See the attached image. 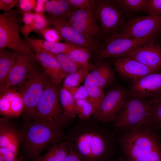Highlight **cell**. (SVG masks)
Instances as JSON below:
<instances>
[{
	"instance_id": "obj_5",
	"label": "cell",
	"mask_w": 161,
	"mask_h": 161,
	"mask_svg": "<svg viewBox=\"0 0 161 161\" xmlns=\"http://www.w3.org/2000/svg\"><path fill=\"white\" fill-rule=\"evenodd\" d=\"M49 79L45 73L35 66L24 79L16 86L24 105L25 123L33 121L38 102Z\"/></svg>"
},
{
	"instance_id": "obj_47",
	"label": "cell",
	"mask_w": 161,
	"mask_h": 161,
	"mask_svg": "<svg viewBox=\"0 0 161 161\" xmlns=\"http://www.w3.org/2000/svg\"><path fill=\"white\" fill-rule=\"evenodd\" d=\"M148 99L150 104L154 103H161V93L158 95Z\"/></svg>"
},
{
	"instance_id": "obj_30",
	"label": "cell",
	"mask_w": 161,
	"mask_h": 161,
	"mask_svg": "<svg viewBox=\"0 0 161 161\" xmlns=\"http://www.w3.org/2000/svg\"><path fill=\"white\" fill-rule=\"evenodd\" d=\"M77 116L81 120H84L90 119L93 115V108L88 100L79 99L75 100Z\"/></svg>"
},
{
	"instance_id": "obj_24",
	"label": "cell",
	"mask_w": 161,
	"mask_h": 161,
	"mask_svg": "<svg viewBox=\"0 0 161 161\" xmlns=\"http://www.w3.org/2000/svg\"><path fill=\"white\" fill-rule=\"evenodd\" d=\"M45 9L52 19L66 18L73 10L67 0H48Z\"/></svg>"
},
{
	"instance_id": "obj_4",
	"label": "cell",
	"mask_w": 161,
	"mask_h": 161,
	"mask_svg": "<svg viewBox=\"0 0 161 161\" xmlns=\"http://www.w3.org/2000/svg\"><path fill=\"white\" fill-rule=\"evenodd\" d=\"M150 106L148 99L128 96L112 122L115 131L120 134L143 126H149Z\"/></svg>"
},
{
	"instance_id": "obj_21",
	"label": "cell",
	"mask_w": 161,
	"mask_h": 161,
	"mask_svg": "<svg viewBox=\"0 0 161 161\" xmlns=\"http://www.w3.org/2000/svg\"><path fill=\"white\" fill-rule=\"evenodd\" d=\"M23 41L29 48L35 52H44L57 54L65 53L73 45L67 43L52 42L45 40L34 39L29 37L24 38Z\"/></svg>"
},
{
	"instance_id": "obj_31",
	"label": "cell",
	"mask_w": 161,
	"mask_h": 161,
	"mask_svg": "<svg viewBox=\"0 0 161 161\" xmlns=\"http://www.w3.org/2000/svg\"><path fill=\"white\" fill-rule=\"evenodd\" d=\"M149 126L158 134L161 133V103L151 104Z\"/></svg>"
},
{
	"instance_id": "obj_38",
	"label": "cell",
	"mask_w": 161,
	"mask_h": 161,
	"mask_svg": "<svg viewBox=\"0 0 161 161\" xmlns=\"http://www.w3.org/2000/svg\"><path fill=\"white\" fill-rule=\"evenodd\" d=\"M133 161H161V147L137 158Z\"/></svg>"
},
{
	"instance_id": "obj_28",
	"label": "cell",
	"mask_w": 161,
	"mask_h": 161,
	"mask_svg": "<svg viewBox=\"0 0 161 161\" xmlns=\"http://www.w3.org/2000/svg\"><path fill=\"white\" fill-rule=\"evenodd\" d=\"M48 53L51 54L56 59L62 69L67 75L76 72L83 65L75 61L65 53Z\"/></svg>"
},
{
	"instance_id": "obj_32",
	"label": "cell",
	"mask_w": 161,
	"mask_h": 161,
	"mask_svg": "<svg viewBox=\"0 0 161 161\" xmlns=\"http://www.w3.org/2000/svg\"><path fill=\"white\" fill-rule=\"evenodd\" d=\"M120 9L130 11L143 10L146 0H112Z\"/></svg>"
},
{
	"instance_id": "obj_1",
	"label": "cell",
	"mask_w": 161,
	"mask_h": 161,
	"mask_svg": "<svg viewBox=\"0 0 161 161\" xmlns=\"http://www.w3.org/2000/svg\"><path fill=\"white\" fill-rule=\"evenodd\" d=\"M94 119L82 120L72 126L64 137L69 147L87 161H96L117 148V138Z\"/></svg>"
},
{
	"instance_id": "obj_33",
	"label": "cell",
	"mask_w": 161,
	"mask_h": 161,
	"mask_svg": "<svg viewBox=\"0 0 161 161\" xmlns=\"http://www.w3.org/2000/svg\"><path fill=\"white\" fill-rule=\"evenodd\" d=\"M52 25V20L48 19L44 14L35 13L34 17L32 26V32L41 33L46 28Z\"/></svg>"
},
{
	"instance_id": "obj_39",
	"label": "cell",
	"mask_w": 161,
	"mask_h": 161,
	"mask_svg": "<svg viewBox=\"0 0 161 161\" xmlns=\"http://www.w3.org/2000/svg\"><path fill=\"white\" fill-rule=\"evenodd\" d=\"M73 9H92L94 2L93 0H67Z\"/></svg>"
},
{
	"instance_id": "obj_27",
	"label": "cell",
	"mask_w": 161,
	"mask_h": 161,
	"mask_svg": "<svg viewBox=\"0 0 161 161\" xmlns=\"http://www.w3.org/2000/svg\"><path fill=\"white\" fill-rule=\"evenodd\" d=\"M84 86L88 93L89 100L93 108V115L98 110L104 97L103 88L85 82Z\"/></svg>"
},
{
	"instance_id": "obj_14",
	"label": "cell",
	"mask_w": 161,
	"mask_h": 161,
	"mask_svg": "<svg viewBox=\"0 0 161 161\" xmlns=\"http://www.w3.org/2000/svg\"><path fill=\"white\" fill-rule=\"evenodd\" d=\"M155 38L124 57L136 60L147 66L161 71V44Z\"/></svg>"
},
{
	"instance_id": "obj_25",
	"label": "cell",
	"mask_w": 161,
	"mask_h": 161,
	"mask_svg": "<svg viewBox=\"0 0 161 161\" xmlns=\"http://www.w3.org/2000/svg\"><path fill=\"white\" fill-rule=\"evenodd\" d=\"M59 97L61 106L64 113L69 120L77 116L75 100L70 93L64 87L59 90Z\"/></svg>"
},
{
	"instance_id": "obj_36",
	"label": "cell",
	"mask_w": 161,
	"mask_h": 161,
	"mask_svg": "<svg viewBox=\"0 0 161 161\" xmlns=\"http://www.w3.org/2000/svg\"><path fill=\"white\" fill-rule=\"evenodd\" d=\"M10 103L11 117L19 116L24 110V108L23 98L19 93Z\"/></svg>"
},
{
	"instance_id": "obj_15",
	"label": "cell",
	"mask_w": 161,
	"mask_h": 161,
	"mask_svg": "<svg viewBox=\"0 0 161 161\" xmlns=\"http://www.w3.org/2000/svg\"><path fill=\"white\" fill-rule=\"evenodd\" d=\"M114 66L115 71L121 78L131 81V83L149 74L160 72L126 57L117 59L114 63Z\"/></svg>"
},
{
	"instance_id": "obj_17",
	"label": "cell",
	"mask_w": 161,
	"mask_h": 161,
	"mask_svg": "<svg viewBox=\"0 0 161 161\" xmlns=\"http://www.w3.org/2000/svg\"><path fill=\"white\" fill-rule=\"evenodd\" d=\"M32 56L17 52L16 62L10 71L0 93L16 86L21 83L34 66Z\"/></svg>"
},
{
	"instance_id": "obj_22",
	"label": "cell",
	"mask_w": 161,
	"mask_h": 161,
	"mask_svg": "<svg viewBox=\"0 0 161 161\" xmlns=\"http://www.w3.org/2000/svg\"><path fill=\"white\" fill-rule=\"evenodd\" d=\"M17 52L5 49L0 50V90L3 88L8 75L16 62Z\"/></svg>"
},
{
	"instance_id": "obj_37",
	"label": "cell",
	"mask_w": 161,
	"mask_h": 161,
	"mask_svg": "<svg viewBox=\"0 0 161 161\" xmlns=\"http://www.w3.org/2000/svg\"><path fill=\"white\" fill-rule=\"evenodd\" d=\"M41 34L45 40L48 41L59 42L62 40L58 32L53 28H47L42 31Z\"/></svg>"
},
{
	"instance_id": "obj_6",
	"label": "cell",
	"mask_w": 161,
	"mask_h": 161,
	"mask_svg": "<svg viewBox=\"0 0 161 161\" xmlns=\"http://www.w3.org/2000/svg\"><path fill=\"white\" fill-rule=\"evenodd\" d=\"M21 12L17 10L0 14V49L8 48L19 53L34 56L21 38Z\"/></svg>"
},
{
	"instance_id": "obj_41",
	"label": "cell",
	"mask_w": 161,
	"mask_h": 161,
	"mask_svg": "<svg viewBox=\"0 0 161 161\" xmlns=\"http://www.w3.org/2000/svg\"><path fill=\"white\" fill-rule=\"evenodd\" d=\"M17 156L9 149L0 147V161H19Z\"/></svg>"
},
{
	"instance_id": "obj_16",
	"label": "cell",
	"mask_w": 161,
	"mask_h": 161,
	"mask_svg": "<svg viewBox=\"0 0 161 161\" xmlns=\"http://www.w3.org/2000/svg\"><path fill=\"white\" fill-rule=\"evenodd\" d=\"M161 93V73L148 75L131 83L128 96L149 99Z\"/></svg>"
},
{
	"instance_id": "obj_20",
	"label": "cell",
	"mask_w": 161,
	"mask_h": 161,
	"mask_svg": "<svg viewBox=\"0 0 161 161\" xmlns=\"http://www.w3.org/2000/svg\"><path fill=\"white\" fill-rule=\"evenodd\" d=\"M115 78L114 70L107 63L101 62L89 73L85 82L102 88L112 84Z\"/></svg>"
},
{
	"instance_id": "obj_42",
	"label": "cell",
	"mask_w": 161,
	"mask_h": 161,
	"mask_svg": "<svg viewBox=\"0 0 161 161\" xmlns=\"http://www.w3.org/2000/svg\"><path fill=\"white\" fill-rule=\"evenodd\" d=\"M69 91L72 95L75 100L79 99L89 100L88 93L84 85Z\"/></svg>"
},
{
	"instance_id": "obj_26",
	"label": "cell",
	"mask_w": 161,
	"mask_h": 161,
	"mask_svg": "<svg viewBox=\"0 0 161 161\" xmlns=\"http://www.w3.org/2000/svg\"><path fill=\"white\" fill-rule=\"evenodd\" d=\"M89 69L88 63L83 65L74 72L68 75L64 81L63 87L70 91L79 87L80 84L85 79Z\"/></svg>"
},
{
	"instance_id": "obj_49",
	"label": "cell",
	"mask_w": 161,
	"mask_h": 161,
	"mask_svg": "<svg viewBox=\"0 0 161 161\" xmlns=\"http://www.w3.org/2000/svg\"><path fill=\"white\" fill-rule=\"evenodd\" d=\"M24 157L23 156L20 157L19 158V161H23Z\"/></svg>"
},
{
	"instance_id": "obj_40",
	"label": "cell",
	"mask_w": 161,
	"mask_h": 161,
	"mask_svg": "<svg viewBox=\"0 0 161 161\" xmlns=\"http://www.w3.org/2000/svg\"><path fill=\"white\" fill-rule=\"evenodd\" d=\"M37 0H20L18 3L19 11L22 13L34 11Z\"/></svg>"
},
{
	"instance_id": "obj_11",
	"label": "cell",
	"mask_w": 161,
	"mask_h": 161,
	"mask_svg": "<svg viewBox=\"0 0 161 161\" xmlns=\"http://www.w3.org/2000/svg\"><path fill=\"white\" fill-rule=\"evenodd\" d=\"M128 96V91L125 88L117 87L109 90L105 94L97 112L94 115V119L99 122H112L123 106Z\"/></svg>"
},
{
	"instance_id": "obj_45",
	"label": "cell",
	"mask_w": 161,
	"mask_h": 161,
	"mask_svg": "<svg viewBox=\"0 0 161 161\" xmlns=\"http://www.w3.org/2000/svg\"><path fill=\"white\" fill-rule=\"evenodd\" d=\"M69 149L68 154L62 161H83L80 156L74 150L70 147Z\"/></svg>"
},
{
	"instance_id": "obj_48",
	"label": "cell",
	"mask_w": 161,
	"mask_h": 161,
	"mask_svg": "<svg viewBox=\"0 0 161 161\" xmlns=\"http://www.w3.org/2000/svg\"><path fill=\"white\" fill-rule=\"evenodd\" d=\"M117 161H126L124 157L121 156Z\"/></svg>"
},
{
	"instance_id": "obj_44",
	"label": "cell",
	"mask_w": 161,
	"mask_h": 161,
	"mask_svg": "<svg viewBox=\"0 0 161 161\" xmlns=\"http://www.w3.org/2000/svg\"><path fill=\"white\" fill-rule=\"evenodd\" d=\"M19 0H0V10L7 12L17 5L19 3Z\"/></svg>"
},
{
	"instance_id": "obj_29",
	"label": "cell",
	"mask_w": 161,
	"mask_h": 161,
	"mask_svg": "<svg viewBox=\"0 0 161 161\" xmlns=\"http://www.w3.org/2000/svg\"><path fill=\"white\" fill-rule=\"evenodd\" d=\"M65 53L83 65L88 63L92 57L91 52L89 49L74 45L69 48Z\"/></svg>"
},
{
	"instance_id": "obj_7",
	"label": "cell",
	"mask_w": 161,
	"mask_h": 161,
	"mask_svg": "<svg viewBox=\"0 0 161 161\" xmlns=\"http://www.w3.org/2000/svg\"><path fill=\"white\" fill-rule=\"evenodd\" d=\"M41 120L56 124L61 127L69 120L61 108L57 85L50 79L38 102L33 120Z\"/></svg>"
},
{
	"instance_id": "obj_12",
	"label": "cell",
	"mask_w": 161,
	"mask_h": 161,
	"mask_svg": "<svg viewBox=\"0 0 161 161\" xmlns=\"http://www.w3.org/2000/svg\"><path fill=\"white\" fill-rule=\"evenodd\" d=\"M51 19L53 28L58 32L62 40L66 43L87 48L91 52H96L98 49L97 40L77 30L68 22L65 18Z\"/></svg>"
},
{
	"instance_id": "obj_35",
	"label": "cell",
	"mask_w": 161,
	"mask_h": 161,
	"mask_svg": "<svg viewBox=\"0 0 161 161\" xmlns=\"http://www.w3.org/2000/svg\"><path fill=\"white\" fill-rule=\"evenodd\" d=\"M143 11L149 15H161V0H146Z\"/></svg>"
},
{
	"instance_id": "obj_19",
	"label": "cell",
	"mask_w": 161,
	"mask_h": 161,
	"mask_svg": "<svg viewBox=\"0 0 161 161\" xmlns=\"http://www.w3.org/2000/svg\"><path fill=\"white\" fill-rule=\"evenodd\" d=\"M33 58L43 67L49 79L57 85L67 74L62 69L56 59L50 54L44 52L34 53Z\"/></svg>"
},
{
	"instance_id": "obj_8",
	"label": "cell",
	"mask_w": 161,
	"mask_h": 161,
	"mask_svg": "<svg viewBox=\"0 0 161 161\" xmlns=\"http://www.w3.org/2000/svg\"><path fill=\"white\" fill-rule=\"evenodd\" d=\"M92 9L100 24L102 36L118 32L125 25L123 12L112 0H94Z\"/></svg>"
},
{
	"instance_id": "obj_9",
	"label": "cell",
	"mask_w": 161,
	"mask_h": 161,
	"mask_svg": "<svg viewBox=\"0 0 161 161\" xmlns=\"http://www.w3.org/2000/svg\"><path fill=\"white\" fill-rule=\"evenodd\" d=\"M154 38H127L121 36L118 32L112 34L106 38L96 52L97 59L100 61L109 58L124 57Z\"/></svg>"
},
{
	"instance_id": "obj_46",
	"label": "cell",
	"mask_w": 161,
	"mask_h": 161,
	"mask_svg": "<svg viewBox=\"0 0 161 161\" xmlns=\"http://www.w3.org/2000/svg\"><path fill=\"white\" fill-rule=\"evenodd\" d=\"M48 0H37V3L34 10L35 13L44 14L45 11V5Z\"/></svg>"
},
{
	"instance_id": "obj_13",
	"label": "cell",
	"mask_w": 161,
	"mask_h": 161,
	"mask_svg": "<svg viewBox=\"0 0 161 161\" xmlns=\"http://www.w3.org/2000/svg\"><path fill=\"white\" fill-rule=\"evenodd\" d=\"M65 18L72 27L93 39L97 40L102 36L92 9L73 10Z\"/></svg>"
},
{
	"instance_id": "obj_2",
	"label": "cell",
	"mask_w": 161,
	"mask_h": 161,
	"mask_svg": "<svg viewBox=\"0 0 161 161\" xmlns=\"http://www.w3.org/2000/svg\"><path fill=\"white\" fill-rule=\"evenodd\" d=\"M21 131L25 151L35 160L47 146L64 141L65 137L60 126L43 120L25 123Z\"/></svg>"
},
{
	"instance_id": "obj_10",
	"label": "cell",
	"mask_w": 161,
	"mask_h": 161,
	"mask_svg": "<svg viewBox=\"0 0 161 161\" xmlns=\"http://www.w3.org/2000/svg\"><path fill=\"white\" fill-rule=\"evenodd\" d=\"M161 32V15H148L132 18L118 32L125 38H154Z\"/></svg>"
},
{
	"instance_id": "obj_34",
	"label": "cell",
	"mask_w": 161,
	"mask_h": 161,
	"mask_svg": "<svg viewBox=\"0 0 161 161\" xmlns=\"http://www.w3.org/2000/svg\"><path fill=\"white\" fill-rule=\"evenodd\" d=\"M35 12H31L22 13V21L24 23V25L21 27V32L24 38L29 37V35L32 32V26L33 21Z\"/></svg>"
},
{
	"instance_id": "obj_43",
	"label": "cell",
	"mask_w": 161,
	"mask_h": 161,
	"mask_svg": "<svg viewBox=\"0 0 161 161\" xmlns=\"http://www.w3.org/2000/svg\"><path fill=\"white\" fill-rule=\"evenodd\" d=\"M0 113L2 115L11 117L10 102L1 96L0 98Z\"/></svg>"
},
{
	"instance_id": "obj_18",
	"label": "cell",
	"mask_w": 161,
	"mask_h": 161,
	"mask_svg": "<svg viewBox=\"0 0 161 161\" xmlns=\"http://www.w3.org/2000/svg\"><path fill=\"white\" fill-rule=\"evenodd\" d=\"M21 130L6 118H0V147L7 148L18 155L21 142Z\"/></svg>"
},
{
	"instance_id": "obj_23",
	"label": "cell",
	"mask_w": 161,
	"mask_h": 161,
	"mask_svg": "<svg viewBox=\"0 0 161 161\" xmlns=\"http://www.w3.org/2000/svg\"><path fill=\"white\" fill-rule=\"evenodd\" d=\"M69 149L67 143L64 140L53 143L47 152L39 156L36 161H62L68 154Z\"/></svg>"
},
{
	"instance_id": "obj_3",
	"label": "cell",
	"mask_w": 161,
	"mask_h": 161,
	"mask_svg": "<svg viewBox=\"0 0 161 161\" xmlns=\"http://www.w3.org/2000/svg\"><path fill=\"white\" fill-rule=\"evenodd\" d=\"M117 140L126 161H133L161 147L159 135L148 125L119 134Z\"/></svg>"
}]
</instances>
